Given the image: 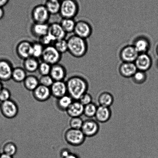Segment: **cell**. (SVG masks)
Returning <instances> with one entry per match:
<instances>
[{"mask_svg":"<svg viewBox=\"0 0 158 158\" xmlns=\"http://www.w3.org/2000/svg\"><path fill=\"white\" fill-rule=\"evenodd\" d=\"M65 82L67 94L74 100H78L83 94L88 92L89 89V83L87 80L81 76H72Z\"/></svg>","mask_w":158,"mask_h":158,"instance_id":"obj_1","label":"cell"},{"mask_svg":"<svg viewBox=\"0 0 158 158\" xmlns=\"http://www.w3.org/2000/svg\"><path fill=\"white\" fill-rule=\"evenodd\" d=\"M68 52L72 56L81 58L85 56L88 52V43L87 40L75 34L70 36L67 39Z\"/></svg>","mask_w":158,"mask_h":158,"instance_id":"obj_2","label":"cell"},{"mask_svg":"<svg viewBox=\"0 0 158 158\" xmlns=\"http://www.w3.org/2000/svg\"><path fill=\"white\" fill-rule=\"evenodd\" d=\"M79 10L80 5L77 0H61L59 15L62 18L74 19Z\"/></svg>","mask_w":158,"mask_h":158,"instance_id":"obj_3","label":"cell"},{"mask_svg":"<svg viewBox=\"0 0 158 158\" xmlns=\"http://www.w3.org/2000/svg\"><path fill=\"white\" fill-rule=\"evenodd\" d=\"M65 140L69 145L73 146H79L84 143L86 137L81 130L69 128L64 133Z\"/></svg>","mask_w":158,"mask_h":158,"instance_id":"obj_4","label":"cell"},{"mask_svg":"<svg viewBox=\"0 0 158 158\" xmlns=\"http://www.w3.org/2000/svg\"><path fill=\"white\" fill-rule=\"evenodd\" d=\"M51 15L44 4L35 6L31 12V17L34 23H48Z\"/></svg>","mask_w":158,"mask_h":158,"instance_id":"obj_5","label":"cell"},{"mask_svg":"<svg viewBox=\"0 0 158 158\" xmlns=\"http://www.w3.org/2000/svg\"><path fill=\"white\" fill-rule=\"evenodd\" d=\"M62 58V54L59 52L53 45L44 47L42 55V61L45 62L51 66L60 63Z\"/></svg>","mask_w":158,"mask_h":158,"instance_id":"obj_6","label":"cell"},{"mask_svg":"<svg viewBox=\"0 0 158 158\" xmlns=\"http://www.w3.org/2000/svg\"><path fill=\"white\" fill-rule=\"evenodd\" d=\"M0 110L6 118L12 119L18 115L19 108L16 102L10 99L1 103Z\"/></svg>","mask_w":158,"mask_h":158,"instance_id":"obj_7","label":"cell"},{"mask_svg":"<svg viewBox=\"0 0 158 158\" xmlns=\"http://www.w3.org/2000/svg\"><path fill=\"white\" fill-rule=\"evenodd\" d=\"M92 33V26L88 22L84 20L76 21L73 32L75 35L86 40L91 36Z\"/></svg>","mask_w":158,"mask_h":158,"instance_id":"obj_8","label":"cell"},{"mask_svg":"<svg viewBox=\"0 0 158 158\" xmlns=\"http://www.w3.org/2000/svg\"><path fill=\"white\" fill-rule=\"evenodd\" d=\"M100 128L98 122L94 119L89 118L84 121L81 130L85 137H91L98 134Z\"/></svg>","mask_w":158,"mask_h":158,"instance_id":"obj_9","label":"cell"},{"mask_svg":"<svg viewBox=\"0 0 158 158\" xmlns=\"http://www.w3.org/2000/svg\"><path fill=\"white\" fill-rule=\"evenodd\" d=\"M132 45L139 54L148 53L151 48V42L148 37L141 35L134 39Z\"/></svg>","mask_w":158,"mask_h":158,"instance_id":"obj_10","label":"cell"},{"mask_svg":"<svg viewBox=\"0 0 158 158\" xmlns=\"http://www.w3.org/2000/svg\"><path fill=\"white\" fill-rule=\"evenodd\" d=\"M139 54L132 45H128L121 49L119 57L122 62H134Z\"/></svg>","mask_w":158,"mask_h":158,"instance_id":"obj_11","label":"cell"},{"mask_svg":"<svg viewBox=\"0 0 158 158\" xmlns=\"http://www.w3.org/2000/svg\"><path fill=\"white\" fill-rule=\"evenodd\" d=\"M138 70L147 72L153 65L152 58L148 53L139 54L134 62Z\"/></svg>","mask_w":158,"mask_h":158,"instance_id":"obj_12","label":"cell"},{"mask_svg":"<svg viewBox=\"0 0 158 158\" xmlns=\"http://www.w3.org/2000/svg\"><path fill=\"white\" fill-rule=\"evenodd\" d=\"M32 43L27 40H22L18 43L15 52L18 57L24 60L31 57Z\"/></svg>","mask_w":158,"mask_h":158,"instance_id":"obj_13","label":"cell"},{"mask_svg":"<svg viewBox=\"0 0 158 158\" xmlns=\"http://www.w3.org/2000/svg\"><path fill=\"white\" fill-rule=\"evenodd\" d=\"M14 67L8 60L0 59V81L6 82L12 79V75Z\"/></svg>","mask_w":158,"mask_h":158,"instance_id":"obj_14","label":"cell"},{"mask_svg":"<svg viewBox=\"0 0 158 158\" xmlns=\"http://www.w3.org/2000/svg\"><path fill=\"white\" fill-rule=\"evenodd\" d=\"M49 75L54 81H64L67 75V70L63 65L57 63L52 66Z\"/></svg>","mask_w":158,"mask_h":158,"instance_id":"obj_15","label":"cell"},{"mask_svg":"<svg viewBox=\"0 0 158 158\" xmlns=\"http://www.w3.org/2000/svg\"><path fill=\"white\" fill-rule=\"evenodd\" d=\"M48 34L53 38L55 41L66 38L67 34L62 27L60 23L57 22L49 24Z\"/></svg>","mask_w":158,"mask_h":158,"instance_id":"obj_16","label":"cell"},{"mask_svg":"<svg viewBox=\"0 0 158 158\" xmlns=\"http://www.w3.org/2000/svg\"><path fill=\"white\" fill-rule=\"evenodd\" d=\"M32 95L37 101H46L52 96L50 88L40 84L35 90L32 91Z\"/></svg>","mask_w":158,"mask_h":158,"instance_id":"obj_17","label":"cell"},{"mask_svg":"<svg viewBox=\"0 0 158 158\" xmlns=\"http://www.w3.org/2000/svg\"><path fill=\"white\" fill-rule=\"evenodd\" d=\"M50 88L52 96L57 99L67 94L65 81H54Z\"/></svg>","mask_w":158,"mask_h":158,"instance_id":"obj_18","label":"cell"},{"mask_svg":"<svg viewBox=\"0 0 158 158\" xmlns=\"http://www.w3.org/2000/svg\"><path fill=\"white\" fill-rule=\"evenodd\" d=\"M137 70L134 62H122L118 68L119 74L126 78H131Z\"/></svg>","mask_w":158,"mask_h":158,"instance_id":"obj_19","label":"cell"},{"mask_svg":"<svg viewBox=\"0 0 158 158\" xmlns=\"http://www.w3.org/2000/svg\"><path fill=\"white\" fill-rule=\"evenodd\" d=\"M48 23H33L31 26L30 32L34 37L39 39L48 32Z\"/></svg>","mask_w":158,"mask_h":158,"instance_id":"obj_20","label":"cell"},{"mask_svg":"<svg viewBox=\"0 0 158 158\" xmlns=\"http://www.w3.org/2000/svg\"><path fill=\"white\" fill-rule=\"evenodd\" d=\"M111 115L112 112L110 107L98 106L94 117L98 123H105L110 120Z\"/></svg>","mask_w":158,"mask_h":158,"instance_id":"obj_21","label":"cell"},{"mask_svg":"<svg viewBox=\"0 0 158 158\" xmlns=\"http://www.w3.org/2000/svg\"><path fill=\"white\" fill-rule=\"evenodd\" d=\"M84 106L78 100H74L66 111L71 117H81L84 113Z\"/></svg>","mask_w":158,"mask_h":158,"instance_id":"obj_22","label":"cell"},{"mask_svg":"<svg viewBox=\"0 0 158 158\" xmlns=\"http://www.w3.org/2000/svg\"><path fill=\"white\" fill-rule=\"evenodd\" d=\"M97 101L98 106L110 108L114 103V97L111 93L103 91L98 96Z\"/></svg>","mask_w":158,"mask_h":158,"instance_id":"obj_23","label":"cell"},{"mask_svg":"<svg viewBox=\"0 0 158 158\" xmlns=\"http://www.w3.org/2000/svg\"><path fill=\"white\" fill-rule=\"evenodd\" d=\"M40 62L38 59L32 57L23 60V68L26 72L33 73L38 71Z\"/></svg>","mask_w":158,"mask_h":158,"instance_id":"obj_24","label":"cell"},{"mask_svg":"<svg viewBox=\"0 0 158 158\" xmlns=\"http://www.w3.org/2000/svg\"><path fill=\"white\" fill-rule=\"evenodd\" d=\"M24 88L28 91H33L40 85L39 80L35 75H27L23 82Z\"/></svg>","mask_w":158,"mask_h":158,"instance_id":"obj_25","label":"cell"},{"mask_svg":"<svg viewBox=\"0 0 158 158\" xmlns=\"http://www.w3.org/2000/svg\"><path fill=\"white\" fill-rule=\"evenodd\" d=\"M44 5L51 15L59 14L61 1L46 0Z\"/></svg>","mask_w":158,"mask_h":158,"instance_id":"obj_26","label":"cell"},{"mask_svg":"<svg viewBox=\"0 0 158 158\" xmlns=\"http://www.w3.org/2000/svg\"><path fill=\"white\" fill-rule=\"evenodd\" d=\"M70 96L66 95L57 99L56 105L57 107L61 111H66L74 101Z\"/></svg>","mask_w":158,"mask_h":158,"instance_id":"obj_27","label":"cell"},{"mask_svg":"<svg viewBox=\"0 0 158 158\" xmlns=\"http://www.w3.org/2000/svg\"><path fill=\"white\" fill-rule=\"evenodd\" d=\"M27 75V72L24 68L18 66L14 68L11 79L17 83H23Z\"/></svg>","mask_w":158,"mask_h":158,"instance_id":"obj_28","label":"cell"},{"mask_svg":"<svg viewBox=\"0 0 158 158\" xmlns=\"http://www.w3.org/2000/svg\"><path fill=\"white\" fill-rule=\"evenodd\" d=\"M60 23L66 33H73L76 23L74 19L62 18Z\"/></svg>","mask_w":158,"mask_h":158,"instance_id":"obj_29","label":"cell"},{"mask_svg":"<svg viewBox=\"0 0 158 158\" xmlns=\"http://www.w3.org/2000/svg\"><path fill=\"white\" fill-rule=\"evenodd\" d=\"M44 48V46L39 41L32 43L31 57L38 59L41 58Z\"/></svg>","mask_w":158,"mask_h":158,"instance_id":"obj_30","label":"cell"},{"mask_svg":"<svg viewBox=\"0 0 158 158\" xmlns=\"http://www.w3.org/2000/svg\"><path fill=\"white\" fill-rule=\"evenodd\" d=\"M98 106L95 103L93 102L84 106V115L89 118L94 117L97 112Z\"/></svg>","mask_w":158,"mask_h":158,"instance_id":"obj_31","label":"cell"},{"mask_svg":"<svg viewBox=\"0 0 158 158\" xmlns=\"http://www.w3.org/2000/svg\"><path fill=\"white\" fill-rule=\"evenodd\" d=\"M2 151V153L13 157L16 154L17 147L14 142H7L3 145Z\"/></svg>","mask_w":158,"mask_h":158,"instance_id":"obj_32","label":"cell"},{"mask_svg":"<svg viewBox=\"0 0 158 158\" xmlns=\"http://www.w3.org/2000/svg\"><path fill=\"white\" fill-rule=\"evenodd\" d=\"M53 45L62 55L68 52V42L66 38L56 40L53 43Z\"/></svg>","mask_w":158,"mask_h":158,"instance_id":"obj_33","label":"cell"},{"mask_svg":"<svg viewBox=\"0 0 158 158\" xmlns=\"http://www.w3.org/2000/svg\"><path fill=\"white\" fill-rule=\"evenodd\" d=\"M148 75L146 72L137 70L131 79L134 83L137 84H142L146 82Z\"/></svg>","mask_w":158,"mask_h":158,"instance_id":"obj_34","label":"cell"},{"mask_svg":"<svg viewBox=\"0 0 158 158\" xmlns=\"http://www.w3.org/2000/svg\"><path fill=\"white\" fill-rule=\"evenodd\" d=\"M51 68V65L45 62L41 61L40 63L38 71L41 76L48 75L50 74Z\"/></svg>","mask_w":158,"mask_h":158,"instance_id":"obj_35","label":"cell"},{"mask_svg":"<svg viewBox=\"0 0 158 158\" xmlns=\"http://www.w3.org/2000/svg\"><path fill=\"white\" fill-rule=\"evenodd\" d=\"M83 121L80 117H71L69 122L70 128L75 129H81Z\"/></svg>","mask_w":158,"mask_h":158,"instance_id":"obj_36","label":"cell"},{"mask_svg":"<svg viewBox=\"0 0 158 158\" xmlns=\"http://www.w3.org/2000/svg\"><path fill=\"white\" fill-rule=\"evenodd\" d=\"M40 84L50 88L54 82L53 79L49 75L41 76L39 79Z\"/></svg>","mask_w":158,"mask_h":158,"instance_id":"obj_37","label":"cell"},{"mask_svg":"<svg viewBox=\"0 0 158 158\" xmlns=\"http://www.w3.org/2000/svg\"><path fill=\"white\" fill-rule=\"evenodd\" d=\"M38 41L44 47L53 45L55 40L48 34L44 36L39 39Z\"/></svg>","mask_w":158,"mask_h":158,"instance_id":"obj_38","label":"cell"},{"mask_svg":"<svg viewBox=\"0 0 158 158\" xmlns=\"http://www.w3.org/2000/svg\"><path fill=\"white\" fill-rule=\"evenodd\" d=\"M78 101L84 106H86V105L92 103L93 98L92 96L90 94L87 92L81 97L78 100Z\"/></svg>","mask_w":158,"mask_h":158,"instance_id":"obj_39","label":"cell"},{"mask_svg":"<svg viewBox=\"0 0 158 158\" xmlns=\"http://www.w3.org/2000/svg\"><path fill=\"white\" fill-rule=\"evenodd\" d=\"M11 92L7 88H3L0 91V102H3L10 100Z\"/></svg>","mask_w":158,"mask_h":158,"instance_id":"obj_40","label":"cell"},{"mask_svg":"<svg viewBox=\"0 0 158 158\" xmlns=\"http://www.w3.org/2000/svg\"><path fill=\"white\" fill-rule=\"evenodd\" d=\"M71 153L69 150L64 149L62 150L60 153V156L61 158H64Z\"/></svg>","mask_w":158,"mask_h":158,"instance_id":"obj_41","label":"cell"},{"mask_svg":"<svg viewBox=\"0 0 158 158\" xmlns=\"http://www.w3.org/2000/svg\"><path fill=\"white\" fill-rule=\"evenodd\" d=\"M10 0H0V7H4L7 5Z\"/></svg>","mask_w":158,"mask_h":158,"instance_id":"obj_42","label":"cell"},{"mask_svg":"<svg viewBox=\"0 0 158 158\" xmlns=\"http://www.w3.org/2000/svg\"><path fill=\"white\" fill-rule=\"evenodd\" d=\"M64 158H79V157L77 155L71 152L69 155Z\"/></svg>","mask_w":158,"mask_h":158,"instance_id":"obj_43","label":"cell"},{"mask_svg":"<svg viewBox=\"0 0 158 158\" xmlns=\"http://www.w3.org/2000/svg\"><path fill=\"white\" fill-rule=\"evenodd\" d=\"M5 12L4 9L2 7H0V20L2 19L4 17Z\"/></svg>","mask_w":158,"mask_h":158,"instance_id":"obj_44","label":"cell"},{"mask_svg":"<svg viewBox=\"0 0 158 158\" xmlns=\"http://www.w3.org/2000/svg\"><path fill=\"white\" fill-rule=\"evenodd\" d=\"M0 158H13V157L11 156L8 155L4 154H2L0 155Z\"/></svg>","mask_w":158,"mask_h":158,"instance_id":"obj_45","label":"cell"},{"mask_svg":"<svg viewBox=\"0 0 158 158\" xmlns=\"http://www.w3.org/2000/svg\"><path fill=\"white\" fill-rule=\"evenodd\" d=\"M156 55L158 57V43L157 45V46H156Z\"/></svg>","mask_w":158,"mask_h":158,"instance_id":"obj_46","label":"cell"},{"mask_svg":"<svg viewBox=\"0 0 158 158\" xmlns=\"http://www.w3.org/2000/svg\"><path fill=\"white\" fill-rule=\"evenodd\" d=\"M4 87H3L2 83V81H0V91Z\"/></svg>","mask_w":158,"mask_h":158,"instance_id":"obj_47","label":"cell"},{"mask_svg":"<svg viewBox=\"0 0 158 158\" xmlns=\"http://www.w3.org/2000/svg\"><path fill=\"white\" fill-rule=\"evenodd\" d=\"M156 67L157 68V69L158 70V58L157 61L156 62Z\"/></svg>","mask_w":158,"mask_h":158,"instance_id":"obj_48","label":"cell"},{"mask_svg":"<svg viewBox=\"0 0 158 158\" xmlns=\"http://www.w3.org/2000/svg\"><path fill=\"white\" fill-rule=\"evenodd\" d=\"M58 1H61V0H58Z\"/></svg>","mask_w":158,"mask_h":158,"instance_id":"obj_49","label":"cell"},{"mask_svg":"<svg viewBox=\"0 0 158 158\" xmlns=\"http://www.w3.org/2000/svg\"><path fill=\"white\" fill-rule=\"evenodd\" d=\"M1 103H0V105H1Z\"/></svg>","mask_w":158,"mask_h":158,"instance_id":"obj_50","label":"cell"},{"mask_svg":"<svg viewBox=\"0 0 158 158\" xmlns=\"http://www.w3.org/2000/svg\"><path fill=\"white\" fill-rule=\"evenodd\" d=\"M0 155H1V154H0Z\"/></svg>","mask_w":158,"mask_h":158,"instance_id":"obj_51","label":"cell"}]
</instances>
